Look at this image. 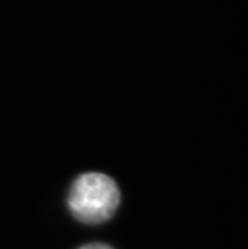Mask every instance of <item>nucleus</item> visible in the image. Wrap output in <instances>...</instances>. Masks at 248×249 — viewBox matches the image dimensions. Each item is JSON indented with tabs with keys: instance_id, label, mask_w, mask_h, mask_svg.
I'll use <instances>...</instances> for the list:
<instances>
[{
	"instance_id": "obj_1",
	"label": "nucleus",
	"mask_w": 248,
	"mask_h": 249,
	"mask_svg": "<svg viewBox=\"0 0 248 249\" xmlns=\"http://www.w3.org/2000/svg\"><path fill=\"white\" fill-rule=\"evenodd\" d=\"M120 204V191L112 177L99 172L80 175L67 196V206L76 220L96 225L109 220Z\"/></svg>"
},
{
	"instance_id": "obj_2",
	"label": "nucleus",
	"mask_w": 248,
	"mask_h": 249,
	"mask_svg": "<svg viewBox=\"0 0 248 249\" xmlns=\"http://www.w3.org/2000/svg\"><path fill=\"white\" fill-rule=\"evenodd\" d=\"M79 249H113L110 246L104 243H91V244H86V246H82L81 248Z\"/></svg>"
}]
</instances>
